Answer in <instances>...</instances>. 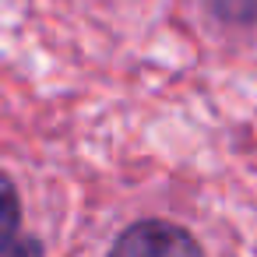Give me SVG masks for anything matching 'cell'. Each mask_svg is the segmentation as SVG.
Here are the masks:
<instances>
[{"instance_id":"obj_2","label":"cell","mask_w":257,"mask_h":257,"mask_svg":"<svg viewBox=\"0 0 257 257\" xmlns=\"http://www.w3.org/2000/svg\"><path fill=\"white\" fill-rule=\"evenodd\" d=\"M18 218H22V204H18V190L15 183L0 173V239L18 232Z\"/></svg>"},{"instance_id":"obj_1","label":"cell","mask_w":257,"mask_h":257,"mask_svg":"<svg viewBox=\"0 0 257 257\" xmlns=\"http://www.w3.org/2000/svg\"><path fill=\"white\" fill-rule=\"evenodd\" d=\"M109 257H204L197 239L173 222H134L109 250Z\"/></svg>"},{"instance_id":"obj_3","label":"cell","mask_w":257,"mask_h":257,"mask_svg":"<svg viewBox=\"0 0 257 257\" xmlns=\"http://www.w3.org/2000/svg\"><path fill=\"white\" fill-rule=\"evenodd\" d=\"M0 257H39V243L32 236L11 232V236L0 239Z\"/></svg>"}]
</instances>
